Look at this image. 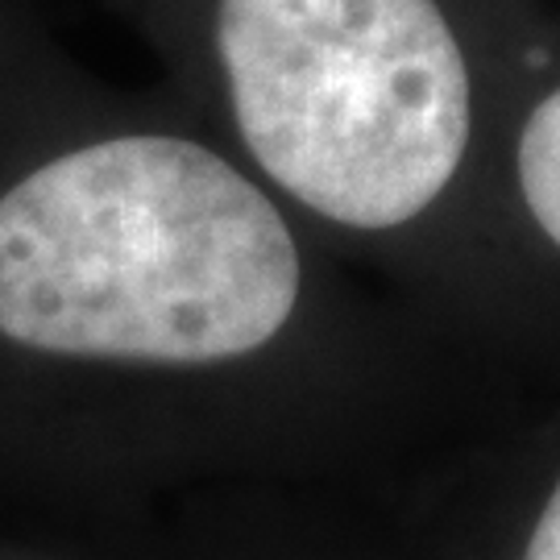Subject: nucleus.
<instances>
[{"mask_svg":"<svg viewBox=\"0 0 560 560\" xmlns=\"http://www.w3.org/2000/svg\"><path fill=\"white\" fill-rule=\"evenodd\" d=\"M523 560H560V481L557 490H552V499H548V506L540 511V523H536V532L527 540Z\"/></svg>","mask_w":560,"mask_h":560,"instance_id":"20e7f679","label":"nucleus"},{"mask_svg":"<svg viewBox=\"0 0 560 560\" xmlns=\"http://www.w3.org/2000/svg\"><path fill=\"white\" fill-rule=\"evenodd\" d=\"M520 187L527 212L560 245V88L544 96L523 125Z\"/></svg>","mask_w":560,"mask_h":560,"instance_id":"7ed1b4c3","label":"nucleus"},{"mask_svg":"<svg viewBox=\"0 0 560 560\" xmlns=\"http://www.w3.org/2000/svg\"><path fill=\"white\" fill-rule=\"evenodd\" d=\"M233 117L258 166L349 229L416 221L469 145V71L436 0H221Z\"/></svg>","mask_w":560,"mask_h":560,"instance_id":"f03ea898","label":"nucleus"},{"mask_svg":"<svg viewBox=\"0 0 560 560\" xmlns=\"http://www.w3.org/2000/svg\"><path fill=\"white\" fill-rule=\"evenodd\" d=\"M300 249L279 208L183 138H113L0 196V337L203 365L279 337Z\"/></svg>","mask_w":560,"mask_h":560,"instance_id":"f257e3e1","label":"nucleus"}]
</instances>
